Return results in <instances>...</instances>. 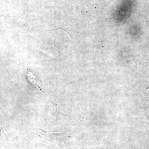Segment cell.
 Returning <instances> with one entry per match:
<instances>
[{
  "label": "cell",
  "instance_id": "6da1fadb",
  "mask_svg": "<svg viewBox=\"0 0 149 149\" xmlns=\"http://www.w3.org/2000/svg\"><path fill=\"white\" fill-rule=\"evenodd\" d=\"M26 76H27V78H28L29 81H30L32 84L35 85V87H37V88H38L39 90H41V91L42 90L41 85H40V83L38 82V80L37 77L32 72L29 71L28 70H27Z\"/></svg>",
  "mask_w": 149,
  "mask_h": 149
}]
</instances>
